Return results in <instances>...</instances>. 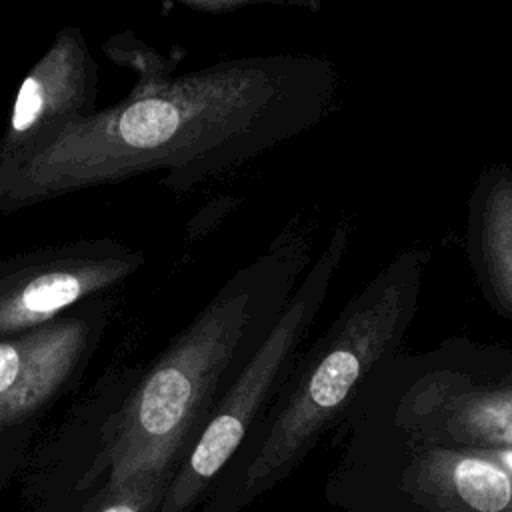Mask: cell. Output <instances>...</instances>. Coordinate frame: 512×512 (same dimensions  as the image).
<instances>
[{
	"mask_svg": "<svg viewBox=\"0 0 512 512\" xmlns=\"http://www.w3.org/2000/svg\"><path fill=\"white\" fill-rule=\"evenodd\" d=\"M98 64L78 26H62L22 78L0 138V162L16 160L96 110Z\"/></svg>",
	"mask_w": 512,
	"mask_h": 512,
	"instance_id": "ba28073f",
	"label": "cell"
},
{
	"mask_svg": "<svg viewBox=\"0 0 512 512\" xmlns=\"http://www.w3.org/2000/svg\"><path fill=\"white\" fill-rule=\"evenodd\" d=\"M312 264V224L292 216L172 340L102 432L82 486L114 488L140 472L176 470L212 406L266 338Z\"/></svg>",
	"mask_w": 512,
	"mask_h": 512,
	"instance_id": "7a4b0ae2",
	"label": "cell"
},
{
	"mask_svg": "<svg viewBox=\"0 0 512 512\" xmlns=\"http://www.w3.org/2000/svg\"><path fill=\"white\" fill-rule=\"evenodd\" d=\"M90 332L86 318L66 316L0 338V426L24 420L64 384Z\"/></svg>",
	"mask_w": 512,
	"mask_h": 512,
	"instance_id": "9c48e42d",
	"label": "cell"
},
{
	"mask_svg": "<svg viewBox=\"0 0 512 512\" xmlns=\"http://www.w3.org/2000/svg\"><path fill=\"white\" fill-rule=\"evenodd\" d=\"M350 236V220L340 218L328 244L300 278L262 344L236 372L202 422L186 456L174 470L158 512H188L238 452L290 374L342 264Z\"/></svg>",
	"mask_w": 512,
	"mask_h": 512,
	"instance_id": "8992f818",
	"label": "cell"
},
{
	"mask_svg": "<svg viewBox=\"0 0 512 512\" xmlns=\"http://www.w3.org/2000/svg\"><path fill=\"white\" fill-rule=\"evenodd\" d=\"M324 498L340 512H512V448L414 440L346 412Z\"/></svg>",
	"mask_w": 512,
	"mask_h": 512,
	"instance_id": "277c9868",
	"label": "cell"
},
{
	"mask_svg": "<svg viewBox=\"0 0 512 512\" xmlns=\"http://www.w3.org/2000/svg\"><path fill=\"white\" fill-rule=\"evenodd\" d=\"M338 72L318 54L228 58L138 82L36 150L0 162V214L146 172L188 192L322 122Z\"/></svg>",
	"mask_w": 512,
	"mask_h": 512,
	"instance_id": "6da1fadb",
	"label": "cell"
},
{
	"mask_svg": "<svg viewBox=\"0 0 512 512\" xmlns=\"http://www.w3.org/2000/svg\"><path fill=\"white\" fill-rule=\"evenodd\" d=\"M172 476L174 470L140 472L114 488H106L96 512H158Z\"/></svg>",
	"mask_w": 512,
	"mask_h": 512,
	"instance_id": "8fae6325",
	"label": "cell"
},
{
	"mask_svg": "<svg viewBox=\"0 0 512 512\" xmlns=\"http://www.w3.org/2000/svg\"><path fill=\"white\" fill-rule=\"evenodd\" d=\"M348 412L434 444L512 448V346L450 336L394 352Z\"/></svg>",
	"mask_w": 512,
	"mask_h": 512,
	"instance_id": "5b68a950",
	"label": "cell"
},
{
	"mask_svg": "<svg viewBox=\"0 0 512 512\" xmlns=\"http://www.w3.org/2000/svg\"><path fill=\"white\" fill-rule=\"evenodd\" d=\"M144 252L114 238H84L0 262V336L48 324L84 298L128 280Z\"/></svg>",
	"mask_w": 512,
	"mask_h": 512,
	"instance_id": "52a82bcc",
	"label": "cell"
},
{
	"mask_svg": "<svg viewBox=\"0 0 512 512\" xmlns=\"http://www.w3.org/2000/svg\"><path fill=\"white\" fill-rule=\"evenodd\" d=\"M466 256L490 308L512 320V168H482L468 196Z\"/></svg>",
	"mask_w": 512,
	"mask_h": 512,
	"instance_id": "30bf717a",
	"label": "cell"
},
{
	"mask_svg": "<svg viewBox=\"0 0 512 512\" xmlns=\"http://www.w3.org/2000/svg\"><path fill=\"white\" fill-rule=\"evenodd\" d=\"M430 250L398 252L304 352L246 440L210 486L204 512H242L308 458L400 344L416 316Z\"/></svg>",
	"mask_w": 512,
	"mask_h": 512,
	"instance_id": "3957f363",
	"label": "cell"
},
{
	"mask_svg": "<svg viewBox=\"0 0 512 512\" xmlns=\"http://www.w3.org/2000/svg\"><path fill=\"white\" fill-rule=\"evenodd\" d=\"M188 8L202 10V12H234L246 6H282V8H298L308 12H318L322 8V0H174Z\"/></svg>",
	"mask_w": 512,
	"mask_h": 512,
	"instance_id": "7c38bea8",
	"label": "cell"
}]
</instances>
